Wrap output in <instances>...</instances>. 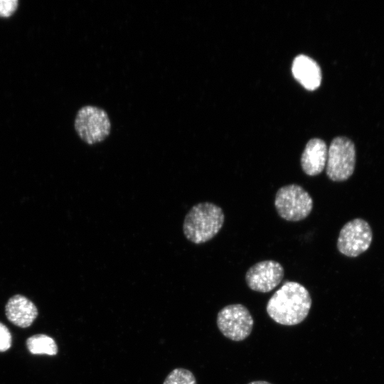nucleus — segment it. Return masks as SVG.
<instances>
[{"mask_svg": "<svg viewBox=\"0 0 384 384\" xmlns=\"http://www.w3.org/2000/svg\"><path fill=\"white\" fill-rule=\"evenodd\" d=\"M312 304L307 289L297 282H285L270 298L266 306L268 316L276 323L294 326L308 316Z\"/></svg>", "mask_w": 384, "mask_h": 384, "instance_id": "obj_1", "label": "nucleus"}, {"mask_svg": "<svg viewBox=\"0 0 384 384\" xmlns=\"http://www.w3.org/2000/svg\"><path fill=\"white\" fill-rule=\"evenodd\" d=\"M225 215L222 208L210 202L193 206L186 214L183 231L188 240L194 244L206 242L222 228Z\"/></svg>", "mask_w": 384, "mask_h": 384, "instance_id": "obj_2", "label": "nucleus"}, {"mask_svg": "<svg viewBox=\"0 0 384 384\" xmlns=\"http://www.w3.org/2000/svg\"><path fill=\"white\" fill-rule=\"evenodd\" d=\"M313 204L310 194L296 183L282 186L274 198V207L278 215L287 221L305 219L311 213Z\"/></svg>", "mask_w": 384, "mask_h": 384, "instance_id": "obj_3", "label": "nucleus"}, {"mask_svg": "<svg viewBox=\"0 0 384 384\" xmlns=\"http://www.w3.org/2000/svg\"><path fill=\"white\" fill-rule=\"evenodd\" d=\"M356 161L354 143L346 137H335L328 148L326 174L332 181H346L354 172Z\"/></svg>", "mask_w": 384, "mask_h": 384, "instance_id": "obj_4", "label": "nucleus"}, {"mask_svg": "<svg viewBox=\"0 0 384 384\" xmlns=\"http://www.w3.org/2000/svg\"><path fill=\"white\" fill-rule=\"evenodd\" d=\"M74 127L80 138L90 145L104 141L111 130L107 113L91 105L84 106L78 110Z\"/></svg>", "mask_w": 384, "mask_h": 384, "instance_id": "obj_5", "label": "nucleus"}, {"mask_svg": "<svg viewBox=\"0 0 384 384\" xmlns=\"http://www.w3.org/2000/svg\"><path fill=\"white\" fill-rule=\"evenodd\" d=\"M216 324L226 338L241 341L251 334L254 320L248 309L241 304H229L218 313Z\"/></svg>", "mask_w": 384, "mask_h": 384, "instance_id": "obj_6", "label": "nucleus"}, {"mask_svg": "<svg viewBox=\"0 0 384 384\" xmlns=\"http://www.w3.org/2000/svg\"><path fill=\"white\" fill-rule=\"evenodd\" d=\"M372 240L373 232L368 223L362 218H355L341 228L336 247L340 253L356 257L369 248Z\"/></svg>", "mask_w": 384, "mask_h": 384, "instance_id": "obj_7", "label": "nucleus"}, {"mask_svg": "<svg viewBox=\"0 0 384 384\" xmlns=\"http://www.w3.org/2000/svg\"><path fill=\"white\" fill-rule=\"evenodd\" d=\"M284 271L275 260H263L251 266L245 273L248 287L255 292L266 293L273 290L282 281Z\"/></svg>", "mask_w": 384, "mask_h": 384, "instance_id": "obj_8", "label": "nucleus"}, {"mask_svg": "<svg viewBox=\"0 0 384 384\" xmlns=\"http://www.w3.org/2000/svg\"><path fill=\"white\" fill-rule=\"evenodd\" d=\"M327 156L328 147L324 140L319 138L310 139L301 156L303 171L309 176L320 174L326 167Z\"/></svg>", "mask_w": 384, "mask_h": 384, "instance_id": "obj_9", "label": "nucleus"}, {"mask_svg": "<svg viewBox=\"0 0 384 384\" xmlns=\"http://www.w3.org/2000/svg\"><path fill=\"white\" fill-rule=\"evenodd\" d=\"M5 311L7 319L21 328L30 326L38 315L35 304L21 294H16L9 299Z\"/></svg>", "mask_w": 384, "mask_h": 384, "instance_id": "obj_10", "label": "nucleus"}, {"mask_svg": "<svg viewBox=\"0 0 384 384\" xmlns=\"http://www.w3.org/2000/svg\"><path fill=\"white\" fill-rule=\"evenodd\" d=\"M292 72L294 78L306 90H314L321 82V70L317 63L304 55L293 60Z\"/></svg>", "mask_w": 384, "mask_h": 384, "instance_id": "obj_11", "label": "nucleus"}, {"mask_svg": "<svg viewBox=\"0 0 384 384\" xmlns=\"http://www.w3.org/2000/svg\"><path fill=\"white\" fill-rule=\"evenodd\" d=\"M28 351L33 354H47L55 356L58 352L54 339L45 334H36L27 339Z\"/></svg>", "mask_w": 384, "mask_h": 384, "instance_id": "obj_12", "label": "nucleus"}, {"mask_svg": "<svg viewBox=\"0 0 384 384\" xmlns=\"http://www.w3.org/2000/svg\"><path fill=\"white\" fill-rule=\"evenodd\" d=\"M163 384H197V382L191 371L178 368L169 373Z\"/></svg>", "mask_w": 384, "mask_h": 384, "instance_id": "obj_13", "label": "nucleus"}, {"mask_svg": "<svg viewBox=\"0 0 384 384\" xmlns=\"http://www.w3.org/2000/svg\"><path fill=\"white\" fill-rule=\"evenodd\" d=\"M18 0H0V17L9 18L17 10Z\"/></svg>", "mask_w": 384, "mask_h": 384, "instance_id": "obj_14", "label": "nucleus"}, {"mask_svg": "<svg viewBox=\"0 0 384 384\" xmlns=\"http://www.w3.org/2000/svg\"><path fill=\"white\" fill-rule=\"evenodd\" d=\"M11 334L9 329L0 322V352H4L11 346Z\"/></svg>", "mask_w": 384, "mask_h": 384, "instance_id": "obj_15", "label": "nucleus"}, {"mask_svg": "<svg viewBox=\"0 0 384 384\" xmlns=\"http://www.w3.org/2000/svg\"><path fill=\"white\" fill-rule=\"evenodd\" d=\"M248 384H272V383L267 381H265V380H255V381H252L249 383Z\"/></svg>", "mask_w": 384, "mask_h": 384, "instance_id": "obj_16", "label": "nucleus"}]
</instances>
